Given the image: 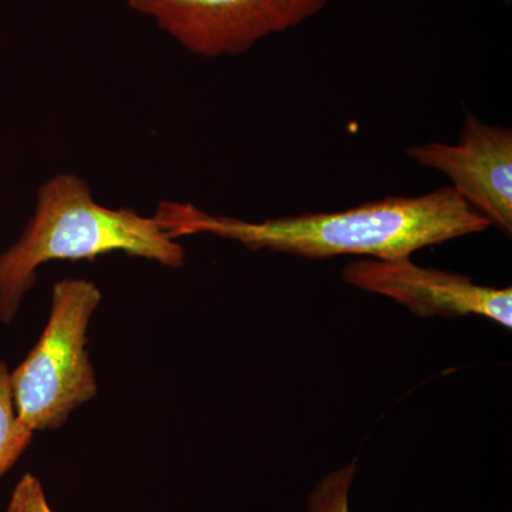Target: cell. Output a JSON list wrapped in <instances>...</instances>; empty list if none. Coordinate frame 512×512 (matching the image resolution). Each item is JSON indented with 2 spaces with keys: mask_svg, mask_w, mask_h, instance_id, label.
Segmentation results:
<instances>
[{
  "mask_svg": "<svg viewBox=\"0 0 512 512\" xmlns=\"http://www.w3.org/2000/svg\"><path fill=\"white\" fill-rule=\"evenodd\" d=\"M356 471V461H352L323 478L309 495L306 512H350L349 493Z\"/></svg>",
  "mask_w": 512,
  "mask_h": 512,
  "instance_id": "8",
  "label": "cell"
},
{
  "mask_svg": "<svg viewBox=\"0 0 512 512\" xmlns=\"http://www.w3.org/2000/svg\"><path fill=\"white\" fill-rule=\"evenodd\" d=\"M154 220L173 239L214 235L249 251L322 259L412 258L414 252L491 227L451 187L417 197H387L348 210L286 215L265 221L214 215L190 202L161 201Z\"/></svg>",
  "mask_w": 512,
  "mask_h": 512,
  "instance_id": "1",
  "label": "cell"
},
{
  "mask_svg": "<svg viewBox=\"0 0 512 512\" xmlns=\"http://www.w3.org/2000/svg\"><path fill=\"white\" fill-rule=\"evenodd\" d=\"M407 156L450 178L454 191L491 227L512 235V131L467 114L456 144L427 143Z\"/></svg>",
  "mask_w": 512,
  "mask_h": 512,
  "instance_id": "6",
  "label": "cell"
},
{
  "mask_svg": "<svg viewBox=\"0 0 512 512\" xmlns=\"http://www.w3.org/2000/svg\"><path fill=\"white\" fill-rule=\"evenodd\" d=\"M340 278L362 291L392 299L417 318H481L512 328V289L476 284L470 276L423 268L412 258H359Z\"/></svg>",
  "mask_w": 512,
  "mask_h": 512,
  "instance_id": "5",
  "label": "cell"
},
{
  "mask_svg": "<svg viewBox=\"0 0 512 512\" xmlns=\"http://www.w3.org/2000/svg\"><path fill=\"white\" fill-rule=\"evenodd\" d=\"M123 252L167 268L185 264V249L153 217L107 208L72 173L56 174L37 190L36 207L16 244L0 254V322L10 323L47 262L94 261Z\"/></svg>",
  "mask_w": 512,
  "mask_h": 512,
  "instance_id": "2",
  "label": "cell"
},
{
  "mask_svg": "<svg viewBox=\"0 0 512 512\" xmlns=\"http://www.w3.org/2000/svg\"><path fill=\"white\" fill-rule=\"evenodd\" d=\"M6 512H55L50 507L47 500L45 488L40 483L39 478L33 474H25L16 487L13 488L12 495Z\"/></svg>",
  "mask_w": 512,
  "mask_h": 512,
  "instance_id": "9",
  "label": "cell"
},
{
  "mask_svg": "<svg viewBox=\"0 0 512 512\" xmlns=\"http://www.w3.org/2000/svg\"><path fill=\"white\" fill-rule=\"evenodd\" d=\"M194 55L237 56L301 25L328 0H127Z\"/></svg>",
  "mask_w": 512,
  "mask_h": 512,
  "instance_id": "4",
  "label": "cell"
},
{
  "mask_svg": "<svg viewBox=\"0 0 512 512\" xmlns=\"http://www.w3.org/2000/svg\"><path fill=\"white\" fill-rule=\"evenodd\" d=\"M101 291L86 279L53 286L49 319L28 356L9 376L19 420L36 431L60 429L99 390L87 352V329Z\"/></svg>",
  "mask_w": 512,
  "mask_h": 512,
  "instance_id": "3",
  "label": "cell"
},
{
  "mask_svg": "<svg viewBox=\"0 0 512 512\" xmlns=\"http://www.w3.org/2000/svg\"><path fill=\"white\" fill-rule=\"evenodd\" d=\"M9 376L8 365L0 360V478L18 463L35 434L16 414Z\"/></svg>",
  "mask_w": 512,
  "mask_h": 512,
  "instance_id": "7",
  "label": "cell"
}]
</instances>
